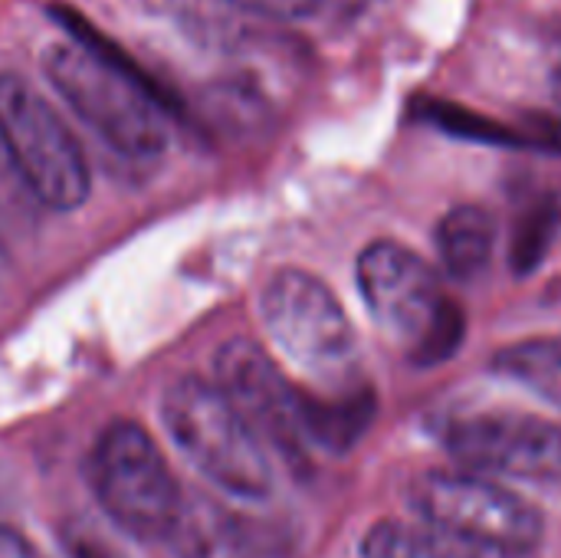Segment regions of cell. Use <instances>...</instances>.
Here are the masks:
<instances>
[{"instance_id":"obj_1","label":"cell","mask_w":561,"mask_h":558,"mask_svg":"<svg viewBox=\"0 0 561 558\" xmlns=\"http://www.w3.org/2000/svg\"><path fill=\"white\" fill-rule=\"evenodd\" d=\"M43 72L66 105L118 155L158 158L168 148L171 122L164 99L148 79L92 39L53 43Z\"/></svg>"},{"instance_id":"obj_2","label":"cell","mask_w":561,"mask_h":558,"mask_svg":"<svg viewBox=\"0 0 561 558\" xmlns=\"http://www.w3.org/2000/svg\"><path fill=\"white\" fill-rule=\"evenodd\" d=\"M161 424L181 457L224 497L260 503L273 493L266 447L214 378L181 375L161 391Z\"/></svg>"},{"instance_id":"obj_3","label":"cell","mask_w":561,"mask_h":558,"mask_svg":"<svg viewBox=\"0 0 561 558\" xmlns=\"http://www.w3.org/2000/svg\"><path fill=\"white\" fill-rule=\"evenodd\" d=\"M89 483L105 516L138 543H164L184 497L154 437L135 421H112L99 434Z\"/></svg>"},{"instance_id":"obj_4","label":"cell","mask_w":561,"mask_h":558,"mask_svg":"<svg viewBox=\"0 0 561 558\" xmlns=\"http://www.w3.org/2000/svg\"><path fill=\"white\" fill-rule=\"evenodd\" d=\"M0 145L16 178L39 204L53 210L85 204L92 174L76 135L16 72H0Z\"/></svg>"},{"instance_id":"obj_5","label":"cell","mask_w":561,"mask_h":558,"mask_svg":"<svg viewBox=\"0 0 561 558\" xmlns=\"http://www.w3.org/2000/svg\"><path fill=\"white\" fill-rule=\"evenodd\" d=\"M411 506L424 526L463 543L529 556L542 543L539 510L480 474H424L411 487Z\"/></svg>"},{"instance_id":"obj_6","label":"cell","mask_w":561,"mask_h":558,"mask_svg":"<svg viewBox=\"0 0 561 558\" xmlns=\"http://www.w3.org/2000/svg\"><path fill=\"white\" fill-rule=\"evenodd\" d=\"M270 339L312 375L342 378L355 362V329L335 293L306 270H279L260 299Z\"/></svg>"},{"instance_id":"obj_7","label":"cell","mask_w":561,"mask_h":558,"mask_svg":"<svg viewBox=\"0 0 561 558\" xmlns=\"http://www.w3.org/2000/svg\"><path fill=\"white\" fill-rule=\"evenodd\" d=\"M214 382L266 447L296 474L309 470V444L299 418V388L250 339H230L214 355Z\"/></svg>"},{"instance_id":"obj_8","label":"cell","mask_w":561,"mask_h":558,"mask_svg":"<svg viewBox=\"0 0 561 558\" xmlns=\"http://www.w3.org/2000/svg\"><path fill=\"white\" fill-rule=\"evenodd\" d=\"M444 441L454 460L473 474L561 487V424L513 411H486L457 418Z\"/></svg>"},{"instance_id":"obj_9","label":"cell","mask_w":561,"mask_h":558,"mask_svg":"<svg viewBox=\"0 0 561 558\" xmlns=\"http://www.w3.org/2000/svg\"><path fill=\"white\" fill-rule=\"evenodd\" d=\"M355 273L362 299L371 309L375 322L411 349L447 306L437 273L427 266V260L401 243H368L358 257Z\"/></svg>"},{"instance_id":"obj_10","label":"cell","mask_w":561,"mask_h":558,"mask_svg":"<svg viewBox=\"0 0 561 558\" xmlns=\"http://www.w3.org/2000/svg\"><path fill=\"white\" fill-rule=\"evenodd\" d=\"M164 543L174 558H260L263 553L243 516L197 490H184Z\"/></svg>"},{"instance_id":"obj_11","label":"cell","mask_w":561,"mask_h":558,"mask_svg":"<svg viewBox=\"0 0 561 558\" xmlns=\"http://www.w3.org/2000/svg\"><path fill=\"white\" fill-rule=\"evenodd\" d=\"M375 411L378 401L368 385H352L332 395L299 391V418L309 451L348 454L371 428Z\"/></svg>"},{"instance_id":"obj_12","label":"cell","mask_w":561,"mask_h":558,"mask_svg":"<svg viewBox=\"0 0 561 558\" xmlns=\"http://www.w3.org/2000/svg\"><path fill=\"white\" fill-rule=\"evenodd\" d=\"M362 558H533L529 553H503L457 536L437 533L431 526L378 523L362 539Z\"/></svg>"},{"instance_id":"obj_13","label":"cell","mask_w":561,"mask_h":558,"mask_svg":"<svg viewBox=\"0 0 561 558\" xmlns=\"http://www.w3.org/2000/svg\"><path fill=\"white\" fill-rule=\"evenodd\" d=\"M493 243H496L493 214L477 204L454 207L437 224V253L450 270V276L457 280H477L493 257Z\"/></svg>"},{"instance_id":"obj_14","label":"cell","mask_w":561,"mask_h":558,"mask_svg":"<svg viewBox=\"0 0 561 558\" xmlns=\"http://www.w3.org/2000/svg\"><path fill=\"white\" fill-rule=\"evenodd\" d=\"M493 368L503 378H513L561 408V335L556 339H529L496 352Z\"/></svg>"},{"instance_id":"obj_15","label":"cell","mask_w":561,"mask_h":558,"mask_svg":"<svg viewBox=\"0 0 561 558\" xmlns=\"http://www.w3.org/2000/svg\"><path fill=\"white\" fill-rule=\"evenodd\" d=\"M421 115L454 138L486 141V145H529L526 132H516V128H510L490 115H480V112L457 105V102H447V99H427L421 105Z\"/></svg>"},{"instance_id":"obj_16","label":"cell","mask_w":561,"mask_h":558,"mask_svg":"<svg viewBox=\"0 0 561 558\" xmlns=\"http://www.w3.org/2000/svg\"><path fill=\"white\" fill-rule=\"evenodd\" d=\"M561 227V207L552 197L536 201L516 224L513 230V247H510V266L526 276L533 273L552 250Z\"/></svg>"},{"instance_id":"obj_17","label":"cell","mask_w":561,"mask_h":558,"mask_svg":"<svg viewBox=\"0 0 561 558\" xmlns=\"http://www.w3.org/2000/svg\"><path fill=\"white\" fill-rule=\"evenodd\" d=\"M463 335H467V319H463V309L447 299V306L440 309V316L431 322V329L421 335V342L411 349V358L414 365L421 368H431V365H440L447 358L457 355V349L463 345Z\"/></svg>"},{"instance_id":"obj_18","label":"cell","mask_w":561,"mask_h":558,"mask_svg":"<svg viewBox=\"0 0 561 558\" xmlns=\"http://www.w3.org/2000/svg\"><path fill=\"white\" fill-rule=\"evenodd\" d=\"M227 3L273 20H312L329 10H352L365 0H227Z\"/></svg>"},{"instance_id":"obj_19","label":"cell","mask_w":561,"mask_h":558,"mask_svg":"<svg viewBox=\"0 0 561 558\" xmlns=\"http://www.w3.org/2000/svg\"><path fill=\"white\" fill-rule=\"evenodd\" d=\"M0 558H46L26 536L10 526H0Z\"/></svg>"},{"instance_id":"obj_20","label":"cell","mask_w":561,"mask_h":558,"mask_svg":"<svg viewBox=\"0 0 561 558\" xmlns=\"http://www.w3.org/2000/svg\"><path fill=\"white\" fill-rule=\"evenodd\" d=\"M66 553L69 558H105L108 553H102V546L89 536V533H82V529H69L66 533Z\"/></svg>"},{"instance_id":"obj_21","label":"cell","mask_w":561,"mask_h":558,"mask_svg":"<svg viewBox=\"0 0 561 558\" xmlns=\"http://www.w3.org/2000/svg\"><path fill=\"white\" fill-rule=\"evenodd\" d=\"M549 82H552V92L561 102V30L552 39V62H549Z\"/></svg>"},{"instance_id":"obj_22","label":"cell","mask_w":561,"mask_h":558,"mask_svg":"<svg viewBox=\"0 0 561 558\" xmlns=\"http://www.w3.org/2000/svg\"><path fill=\"white\" fill-rule=\"evenodd\" d=\"M0 270H3V243H0Z\"/></svg>"}]
</instances>
